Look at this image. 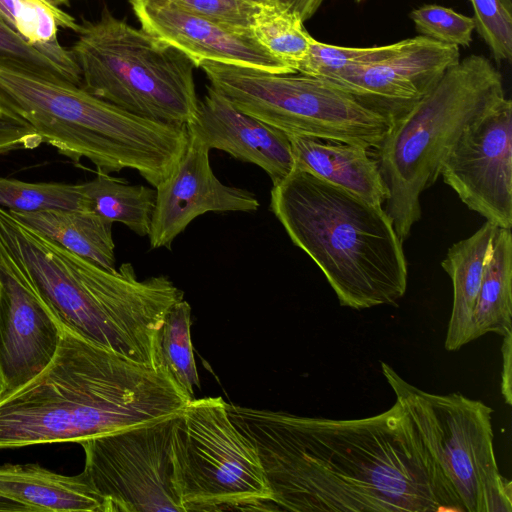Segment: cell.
I'll return each mask as SVG.
<instances>
[{
  "mask_svg": "<svg viewBox=\"0 0 512 512\" xmlns=\"http://www.w3.org/2000/svg\"><path fill=\"white\" fill-rule=\"evenodd\" d=\"M259 6H269L281 3L283 0H242Z\"/></svg>",
  "mask_w": 512,
  "mask_h": 512,
  "instance_id": "cell-37",
  "label": "cell"
},
{
  "mask_svg": "<svg viewBox=\"0 0 512 512\" xmlns=\"http://www.w3.org/2000/svg\"><path fill=\"white\" fill-rule=\"evenodd\" d=\"M209 153L210 149L189 133L177 164L155 187V207L148 234L151 249L170 250L175 238L202 214L254 212L259 208L253 193L225 185L216 177Z\"/></svg>",
  "mask_w": 512,
  "mask_h": 512,
  "instance_id": "cell-15",
  "label": "cell"
},
{
  "mask_svg": "<svg viewBox=\"0 0 512 512\" xmlns=\"http://www.w3.org/2000/svg\"><path fill=\"white\" fill-rule=\"evenodd\" d=\"M250 29L268 52L297 73L313 37L306 30L301 16L286 0L276 5L262 6Z\"/></svg>",
  "mask_w": 512,
  "mask_h": 512,
  "instance_id": "cell-24",
  "label": "cell"
},
{
  "mask_svg": "<svg viewBox=\"0 0 512 512\" xmlns=\"http://www.w3.org/2000/svg\"><path fill=\"white\" fill-rule=\"evenodd\" d=\"M9 211L22 223L67 250L104 269H116L113 222L102 216L85 209Z\"/></svg>",
  "mask_w": 512,
  "mask_h": 512,
  "instance_id": "cell-21",
  "label": "cell"
},
{
  "mask_svg": "<svg viewBox=\"0 0 512 512\" xmlns=\"http://www.w3.org/2000/svg\"><path fill=\"white\" fill-rule=\"evenodd\" d=\"M473 336L512 331V234L498 228L491 245L473 312Z\"/></svg>",
  "mask_w": 512,
  "mask_h": 512,
  "instance_id": "cell-22",
  "label": "cell"
},
{
  "mask_svg": "<svg viewBox=\"0 0 512 512\" xmlns=\"http://www.w3.org/2000/svg\"><path fill=\"white\" fill-rule=\"evenodd\" d=\"M141 28L174 46L199 67L203 61L296 73L268 52L250 28L187 10L169 0H129Z\"/></svg>",
  "mask_w": 512,
  "mask_h": 512,
  "instance_id": "cell-14",
  "label": "cell"
},
{
  "mask_svg": "<svg viewBox=\"0 0 512 512\" xmlns=\"http://www.w3.org/2000/svg\"><path fill=\"white\" fill-rule=\"evenodd\" d=\"M4 112H5V110H4V109L1 107V105H0V114H2V113H4Z\"/></svg>",
  "mask_w": 512,
  "mask_h": 512,
  "instance_id": "cell-40",
  "label": "cell"
},
{
  "mask_svg": "<svg viewBox=\"0 0 512 512\" xmlns=\"http://www.w3.org/2000/svg\"><path fill=\"white\" fill-rule=\"evenodd\" d=\"M509 9L512 10V0H501Z\"/></svg>",
  "mask_w": 512,
  "mask_h": 512,
  "instance_id": "cell-39",
  "label": "cell"
},
{
  "mask_svg": "<svg viewBox=\"0 0 512 512\" xmlns=\"http://www.w3.org/2000/svg\"><path fill=\"white\" fill-rule=\"evenodd\" d=\"M289 6L296 11L303 21L312 18L314 14L320 9L325 0H286ZM357 3L366 0H355Z\"/></svg>",
  "mask_w": 512,
  "mask_h": 512,
  "instance_id": "cell-35",
  "label": "cell"
},
{
  "mask_svg": "<svg viewBox=\"0 0 512 512\" xmlns=\"http://www.w3.org/2000/svg\"><path fill=\"white\" fill-rule=\"evenodd\" d=\"M459 61L458 46L417 35L408 38L405 47L394 55L325 81L393 120L429 92Z\"/></svg>",
  "mask_w": 512,
  "mask_h": 512,
  "instance_id": "cell-16",
  "label": "cell"
},
{
  "mask_svg": "<svg viewBox=\"0 0 512 512\" xmlns=\"http://www.w3.org/2000/svg\"><path fill=\"white\" fill-rule=\"evenodd\" d=\"M0 237L25 265L39 294L63 325L130 360L162 367L158 331L167 312L184 296L169 277L140 280L131 263L104 269L2 207Z\"/></svg>",
  "mask_w": 512,
  "mask_h": 512,
  "instance_id": "cell-3",
  "label": "cell"
},
{
  "mask_svg": "<svg viewBox=\"0 0 512 512\" xmlns=\"http://www.w3.org/2000/svg\"><path fill=\"white\" fill-rule=\"evenodd\" d=\"M62 324L36 289L25 265L0 237V398L52 360Z\"/></svg>",
  "mask_w": 512,
  "mask_h": 512,
  "instance_id": "cell-13",
  "label": "cell"
},
{
  "mask_svg": "<svg viewBox=\"0 0 512 512\" xmlns=\"http://www.w3.org/2000/svg\"><path fill=\"white\" fill-rule=\"evenodd\" d=\"M0 105L42 143L97 172L137 171L152 187L168 177L189 138L187 126L143 118L64 79L0 60Z\"/></svg>",
  "mask_w": 512,
  "mask_h": 512,
  "instance_id": "cell-5",
  "label": "cell"
},
{
  "mask_svg": "<svg viewBox=\"0 0 512 512\" xmlns=\"http://www.w3.org/2000/svg\"><path fill=\"white\" fill-rule=\"evenodd\" d=\"M41 139L20 117L5 110L0 114V156L17 149H33Z\"/></svg>",
  "mask_w": 512,
  "mask_h": 512,
  "instance_id": "cell-33",
  "label": "cell"
},
{
  "mask_svg": "<svg viewBox=\"0 0 512 512\" xmlns=\"http://www.w3.org/2000/svg\"><path fill=\"white\" fill-rule=\"evenodd\" d=\"M175 416L80 443L83 472L108 501L110 512H184L173 485Z\"/></svg>",
  "mask_w": 512,
  "mask_h": 512,
  "instance_id": "cell-11",
  "label": "cell"
},
{
  "mask_svg": "<svg viewBox=\"0 0 512 512\" xmlns=\"http://www.w3.org/2000/svg\"><path fill=\"white\" fill-rule=\"evenodd\" d=\"M0 493L40 511L110 512L84 472L67 476L38 464L0 465Z\"/></svg>",
  "mask_w": 512,
  "mask_h": 512,
  "instance_id": "cell-19",
  "label": "cell"
},
{
  "mask_svg": "<svg viewBox=\"0 0 512 512\" xmlns=\"http://www.w3.org/2000/svg\"><path fill=\"white\" fill-rule=\"evenodd\" d=\"M409 17L421 36L458 47H468L472 42L474 18L451 8L427 4L413 9Z\"/></svg>",
  "mask_w": 512,
  "mask_h": 512,
  "instance_id": "cell-30",
  "label": "cell"
},
{
  "mask_svg": "<svg viewBox=\"0 0 512 512\" xmlns=\"http://www.w3.org/2000/svg\"><path fill=\"white\" fill-rule=\"evenodd\" d=\"M294 168L308 172L372 204L389 196L377 159L368 148L332 139L288 135Z\"/></svg>",
  "mask_w": 512,
  "mask_h": 512,
  "instance_id": "cell-18",
  "label": "cell"
},
{
  "mask_svg": "<svg viewBox=\"0 0 512 512\" xmlns=\"http://www.w3.org/2000/svg\"><path fill=\"white\" fill-rule=\"evenodd\" d=\"M505 98L501 73L487 57L472 54L392 120L377 161L389 192L385 211L402 241L421 217V193L436 182L464 129Z\"/></svg>",
  "mask_w": 512,
  "mask_h": 512,
  "instance_id": "cell-6",
  "label": "cell"
},
{
  "mask_svg": "<svg viewBox=\"0 0 512 512\" xmlns=\"http://www.w3.org/2000/svg\"><path fill=\"white\" fill-rule=\"evenodd\" d=\"M408 39L373 47H343L312 39L297 73L329 79L346 71L386 59L405 47Z\"/></svg>",
  "mask_w": 512,
  "mask_h": 512,
  "instance_id": "cell-28",
  "label": "cell"
},
{
  "mask_svg": "<svg viewBox=\"0 0 512 512\" xmlns=\"http://www.w3.org/2000/svg\"><path fill=\"white\" fill-rule=\"evenodd\" d=\"M210 86L240 111L287 135L378 149L392 118L321 78L203 61Z\"/></svg>",
  "mask_w": 512,
  "mask_h": 512,
  "instance_id": "cell-8",
  "label": "cell"
},
{
  "mask_svg": "<svg viewBox=\"0 0 512 512\" xmlns=\"http://www.w3.org/2000/svg\"><path fill=\"white\" fill-rule=\"evenodd\" d=\"M191 307L182 299L166 314L158 331L157 347L161 366L190 396L200 387L191 341Z\"/></svg>",
  "mask_w": 512,
  "mask_h": 512,
  "instance_id": "cell-26",
  "label": "cell"
},
{
  "mask_svg": "<svg viewBox=\"0 0 512 512\" xmlns=\"http://www.w3.org/2000/svg\"><path fill=\"white\" fill-rule=\"evenodd\" d=\"M440 175L470 209L499 228L512 226V102L505 98L467 126Z\"/></svg>",
  "mask_w": 512,
  "mask_h": 512,
  "instance_id": "cell-12",
  "label": "cell"
},
{
  "mask_svg": "<svg viewBox=\"0 0 512 512\" xmlns=\"http://www.w3.org/2000/svg\"><path fill=\"white\" fill-rule=\"evenodd\" d=\"M0 19L26 43L64 52L58 29L77 31L73 16L44 0H0Z\"/></svg>",
  "mask_w": 512,
  "mask_h": 512,
  "instance_id": "cell-25",
  "label": "cell"
},
{
  "mask_svg": "<svg viewBox=\"0 0 512 512\" xmlns=\"http://www.w3.org/2000/svg\"><path fill=\"white\" fill-rule=\"evenodd\" d=\"M498 228L486 221L474 234L454 243L441 263L453 285L452 313L444 343L447 351L459 350L474 340V307Z\"/></svg>",
  "mask_w": 512,
  "mask_h": 512,
  "instance_id": "cell-20",
  "label": "cell"
},
{
  "mask_svg": "<svg viewBox=\"0 0 512 512\" xmlns=\"http://www.w3.org/2000/svg\"><path fill=\"white\" fill-rule=\"evenodd\" d=\"M502 344V374H501V392L505 402L508 405L512 404V389H511V376H512V331L503 336Z\"/></svg>",
  "mask_w": 512,
  "mask_h": 512,
  "instance_id": "cell-34",
  "label": "cell"
},
{
  "mask_svg": "<svg viewBox=\"0 0 512 512\" xmlns=\"http://www.w3.org/2000/svg\"><path fill=\"white\" fill-rule=\"evenodd\" d=\"M0 207L19 212L85 209L79 184L33 183L2 176Z\"/></svg>",
  "mask_w": 512,
  "mask_h": 512,
  "instance_id": "cell-27",
  "label": "cell"
},
{
  "mask_svg": "<svg viewBox=\"0 0 512 512\" xmlns=\"http://www.w3.org/2000/svg\"><path fill=\"white\" fill-rule=\"evenodd\" d=\"M0 60L82 86L80 70L70 49L57 52L26 43L0 19Z\"/></svg>",
  "mask_w": 512,
  "mask_h": 512,
  "instance_id": "cell-29",
  "label": "cell"
},
{
  "mask_svg": "<svg viewBox=\"0 0 512 512\" xmlns=\"http://www.w3.org/2000/svg\"><path fill=\"white\" fill-rule=\"evenodd\" d=\"M381 368L463 512H511L512 485L497 465L492 408L460 393L426 392L404 380L389 364L381 362Z\"/></svg>",
  "mask_w": 512,
  "mask_h": 512,
  "instance_id": "cell-10",
  "label": "cell"
},
{
  "mask_svg": "<svg viewBox=\"0 0 512 512\" xmlns=\"http://www.w3.org/2000/svg\"><path fill=\"white\" fill-rule=\"evenodd\" d=\"M171 449L184 512L277 510L256 448L221 397L193 398L175 416Z\"/></svg>",
  "mask_w": 512,
  "mask_h": 512,
  "instance_id": "cell-9",
  "label": "cell"
},
{
  "mask_svg": "<svg viewBox=\"0 0 512 512\" xmlns=\"http://www.w3.org/2000/svg\"><path fill=\"white\" fill-rule=\"evenodd\" d=\"M192 399L164 368L130 360L62 324L49 364L0 398V449L81 443L175 416Z\"/></svg>",
  "mask_w": 512,
  "mask_h": 512,
  "instance_id": "cell-2",
  "label": "cell"
},
{
  "mask_svg": "<svg viewBox=\"0 0 512 512\" xmlns=\"http://www.w3.org/2000/svg\"><path fill=\"white\" fill-rule=\"evenodd\" d=\"M270 210L322 270L341 306L396 305L405 294L403 241L382 205L293 169L273 185Z\"/></svg>",
  "mask_w": 512,
  "mask_h": 512,
  "instance_id": "cell-4",
  "label": "cell"
},
{
  "mask_svg": "<svg viewBox=\"0 0 512 512\" xmlns=\"http://www.w3.org/2000/svg\"><path fill=\"white\" fill-rule=\"evenodd\" d=\"M227 411L254 444L277 510L463 512L397 401L380 414L344 420L232 403Z\"/></svg>",
  "mask_w": 512,
  "mask_h": 512,
  "instance_id": "cell-1",
  "label": "cell"
},
{
  "mask_svg": "<svg viewBox=\"0 0 512 512\" xmlns=\"http://www.w3.org/2000/svg\"><path fill=\"white\" fill-rule=\"evenodd\" d=\"M475 29L497 63L512 58V10L501 0H470Z\"/></svg>",
  "mask_w": 512,
  "mask_h": 512,
  "instance_id": "cell-31",
  "label": "cell"
},
{
  "mask_svg": "<svg viewBox=\"0 0 512 512\" xmlns=\"http://www.w3.org/2000/svg\"><path fill=\"white\" fill-rule=\"evenodd\" d=\"M199 100L197 113L187 125L190 134L210 150L263 169L276 185L294 168L291 143L283 131L237 109L210 85Z\"/></svg>",
  "mask_w": 512,
  "mask_h": 512,
  "instance_id": "cell-17",
  "label": "cell"
},
{
  "mask_svg": "<svg viewBox=\"0 0 512 512\" xmlns=\"http://www.w3.org/2000/svg\"><path fill=\"white\" fill-rule=\"evenodd\" d=\"M187 10L231 25L251 28L262 6L242 0H169Z\"/></svg>",
  "mask_w": 512,
  "mask_h": 512,
  "instance_id": "cell-32",
  "label": "cell"
},
{
  "mask_svg": "<svg viewBox=\"0 0 512 512\" xmlns=\"http://www.w3.org/2000/svg\"><path fill=\"white\" fill-rule=\"evenodd\" d=\"M52 5L59 6L61 4L66 3L68 0H44Z\"/></svg>",
  "mask_w": 512,
  "mask_h": 512,
  "instance_id": "cell-38",
  "label": "cell"
},
{
  "mask_svg": "<svg viewBox=\"0 0 512 512\" xmlns=\"http://www.w3.org/2000/svg\"><path fill=\"white\" fill-rule=\"evenodd\" d=\"M0 511L1 512H36L34 508L13 500L10 497L0 493Z\"/></svg>",
  "mask_w": 512,
  "mask_h": 512,
  "instance_id": "cell-36",
  "label": "cell"
},
{
  "mask_svg": "<svg viewBox=\"0 0 512 512\" xmlns=\"http://www.w3.org/2000/svg\"><path fill=\"white\" fill-rule=\"evenodd\" d=\"M70 51L82 87L143 118L187 126L199 99L193 61L104 7L98 19H82Z\"/></svg>",
  "mask_w": 512,
  "mask_h": 512,
  "instance_id": "cell-7",
  "label": "cell"
},
{
  "mask_svg": "<svg viewBox=\"0 0 512 512\" xmlns=\"http://www.w3.org/2000/svg\"><path fill=\"white\" fill-rule=\"evenodd\" d=\"M79 188L85 210L113 223H122L140 237L148 236L155 207V188L130 185L102 172L79 184Z\"/></svg>",
  "mask_w": 512,
  "mask_h": 512,
  "instance_id": "cell-23",
  "label": "cell"
}]
</instances>
